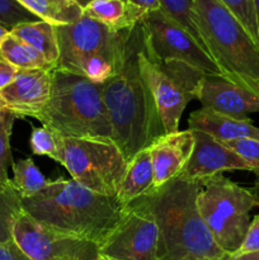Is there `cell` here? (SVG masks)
<instances>
[{
    "instance_id": "cell-1",
    "label": "cell",
    "mask_w": 259,
    "mask_h": 260,
    "mask_svg": "<svg viewBox=\"0 0 259 260\" xmlns=\"http://www.w3.org/2000/svg\"><path fill=\"white\" fill-rule=\"evenodd\" d=\"M142 42V28L137 23L128 35L121 69L113 78L102 84L112 140L127 162L165 135L154 95L139 68Z\"/></svg>"
},
{
    "instance_id": "cell-2",
    "label": "cell",
    "mask_w": 259,
    "mask_h": 260,
    "mask_svg": "<svg viewBox=\"0 0 259 260\" xmlns=\"http://www.w3.org/2000/svg\"><path fill=\"white\" fill-rule=\"evenodd\" d=\"M23 211L46 226L101 246L118 226L127 207L73 179L48 180L41 192L22 198Z\"/></svg>"
},
{
    "instance_id": "cell-3",
    "label": "cell",
    "mask_w": 259,
    "mask_h": 260,
    "mask_svg": "<svg viewBox=\"0 0 259 260\" xmlns=\"http://www.w3.org/2000/svg\"><path fill=\"white\" fill-rule=\"evenodd\" d=\"M200 182L182 177L146 196L159 228L157 260H228L201 218Z\"/></svg>"
},
{
    "instance_id": "cell-4",
    "label": "cell",
    "mask_w": 259,
    "mask_h": 260,
    "mask_svg": "<svg viewBox=\"0 0 259 260\" xmlns=\"http://www.w3.org/2000/svg\"><path fill=\"white\" fill-rule=\"evenodd\" d=\"M208 55L223 78L259 98V46L220 0H195Z\"/></svg>"
},
{
    "instance_id": "cell-5",
    "label": "cell",
    "mask_w": 259,
    "mask_h": 260,
    "mask_svg": "<svg viewBox=\"0 0 259 260\" xmlns=\"http://www.w3.org/2000/svg\"><path fill=\"white\" fill-rule=\"evenodd\" d=\"M36 119L61 137L112 140L102 84L58 68L53 69L50 101Z\"/></svg>"
},
{
    "instance_id": "cell-6",
    "label": "cell",
    "mask_w": 259,
    "mask_h": 260,
    "mask_svg": "<svg viewBox=\"0 0 259 260\" xmlns=\"http://www.w3.org/2000/svg\"><path fill=\"white\" fill-rule=\"evenodd\" d=\"M131 29H112L84 14L75 23L56 25L60 51L56 68L104 84L123 63Z\"/></svg>"
},
{
    "instance_id": "cell-7",
    "label": "cell",
    "mask_w": 259,
    "mask_h": 260,
    "mask_svg": "<svg viewBox=\"0 0 259 260\" xmlns=\"http://www.w3.org/2000/svg\"><path fill=\"white\" fill-rule=\"evenodd\" d=\"M197 207L218 248L233 256L245 239L251 222L249 213L259 207V197L217 174L200 182Z\"/></svg>"
},
{
    "instance_id": "cell-8",
    "label": "cell",
    "mask_w": 259,
    "mask_h": 260,
    "mask_svg": "<svg viewBox=\"0 0 259 260\" xmlns=\"http://www.w3.org/2000/svg\"><path fill=\"white\" fill-rule=\"evenodd\" d=\"M60 161L71 179L83 187L116 197L127 170V160L112 140L60 136Z\"/></svg>"
},
{
    "instance_id": "cell-9",
    "label": "cell",
    "mask_w": 259,
    "mask_h": 260,
    "mask_svg": "<svg viewBox=\"0 0 259 260\" xmlns=\"http://www.w3.org/2000/svg\"><path fill=\"white\" fill-rule=\"evenodd\" d=\"M139 68L154 95L165 135L175 134L187 104L197 99L205 74L180 61L151 60L145 52L144 42L139 51Z\"/></svg>"
},
{
    "instance_id": "cell-10",
    "label": "cell",
    "mask_w": 259,
    "mask_h": 260,
    "mask_svg": "<svg viewBox=\"0 0 259 260\" xmlns=\"http://www.w3.org/2000/svg\"><path fill=\"white\" fill-rule=\"evenodd\" d=\"M145 52L157 62L180 61L205 75H221L220 69L207 51L190 33L170 19L161 10L145 14L140 22Z\"/></svg>"
},
{
    "instance_id": "cell-11",
    "label": "cell",
    "mask_w": 259,
    "mask_h": 260,
    "mask_svg": "<svg viewBox=\"0 0 259 260\" xmlns=\"http://www.w3.org/2000/svg\"><path fill=\"white\" fill-rule=\"evenodd\" d=\"M159 228L147 197L127 207L118 226L99 246V255L108 260H157Z\"/></svg>"
},
{
    "instance_id": "cell-12",
    "label": "cell",
    "mask_w": 259,
    "mask_h": 260,
    "mask_svg": "<svg viewBox=\"0 0 259 260\" xmlns=\"http://www.w3.org/2000/svg\"><path fill=\"white\" fill-rule=\"evenodd\" d=\"M13 240L30 260H96L99 258V246L95 243L43 225L25 211H22L15 220Z\"/></svg>"
},
{
    "instance_id": "cell-13",
    "label": "cell",
    "mask_w": 259,
    "mask_h": 260,
    "mask_svg": "<svg viewBox=\"0 0 259 260\" xmlns=\"http://www.w3.org/2000/svg\"><path fill=\"white\" fill-rule=\"evenodd\" d=\"M53 69L18 70L12 84L0 91L4 109L17 118L36 117L50 101Z\"/></svg>"
},
{
    "instance_id": "cell-14",
    "label": "cell",
    "mask_w": 259,
    "mask_h": 260,
    "mask_svg": "<svg viewBox=\"0 0 259 260\" xmlns=\"http://www.w3.org/2000/svg\"><path fill=\"white\" fill-rule=\"evenodd\" d=\"M192 131L195 136V147L187 167L179 177L190 182H201L213 175L222 174L223 172H254V168L250 164L210 135L195 129Z\"/></svg>"
},
{
    "instance_id": "cell-15",
    "label": "cell",
    "mask_w": 259,
    "mask_h": 260,
    "mask_svg": "<svg viewBox=\"0 0 259 260\" xmlns=\"http://www.w3.org/2000/svg\"><path fill=\"white\" fill-rule=\"evenodd\" d=\"M197 99L203 109L248 121V114L259 112V98L221 75H203Z\"/></svg>"
},
{
    "instance_id": "cell-16",
    "label": "cell",
    "mask_w": 259,
    "mask_h": 260,
    "mask_svg": "<svg viewBox=\"0 0 259 260\" xmlns=\"http://www.w3.org/2000/svg\"><path fill=\"white\" fill-rule=\"evenodd\" d=\"M195 147L192 129L164 135L149 147L154 169V192L177 179L187 167Z\"/></svg>"
},
{
    "instance_id": "cell-17",
    "label": "cell",
    "mask_w": 259,
    "mask_h": 260,
    "mask_svg": "<svg viewBox=\"0 0 259 260\" xmlns=\"http://www.w3.org/2000/svg\"><path fill=\"white\" fill-rule=\"evenodd\" d=\"M189 129L205 132L217 141H235L241 139L259 140V128L250 119L243 121L208 109H198L188 118Z\"/></svg>"
},
{
    "instance_id": "cell-18",
    "label": "cell",
    "mask_w": 259,
    "mask_h": 260,
    "mask_svg": "<svg viewBox=\"0 0 259 260\" xmlns=\"http://www.w3.org/2000/svg\"><path fill=\"white\" fill-rule=\"evenodd\" d=\"M151 193H154V169L150 150L145 149L128 161L116 197L123 207H128L136 200Z\"/></svg>"
},
{
    "instance_id": "cell-19",
    "label": "cell",
    "mask_w": 259,
    "mask_h": 260,
    "mask_svg": "<svg viewBox=\"0 0 259 260\" xmlns=\"http://www.w3.org/2000/svg\"><path fill=\"white\" fill-rule=\"evenodd\" d=\"M83 14L116 30L131 29L145 17L127 0H94L84 8Z\"/></svg>"
},
{
    "instance_id": "cell-20",
    "label": "cell",
    "mask_w": 259,
    "mask_h": 260,
    "mask_svg": "<svg viewBox=\"0 0 259 260\" xmlns=\"http://www.w3.org/2000/svg\"><path fill=\"white\" fill-rule=\"evenodd\" d=\"M9 32L42 53L48 62L57 66L60 51L56 36V25L45 20H37L17 25Z\"/></svg>"
},
{
    "instance_id": "cell-21",
    "label": "cell",
    "mask_w": 259,
    "mask_h": 260,
    "mask_svg": "<svg viewBox=\"0 0 259 260\" xmlns=\"http://www.w3.org/2000/svg\"><path fill=\"white\" fill-rule=\"evenodd\" d=\"M38 19L53 25L71 24L83 15V9L73 0H17Z\"/></svg>"
},
{
    "instance_id": "cell-22",
    "label": "cell",
    "mask_w": 259,
    "mask_h": 260,
    "mask_svg": "<svg viewBox=\"0 0 259 260\" xmlns=\"http://www.w3.org/2000/svg\"><path fill=\"white\" fill-rule=\"evenodd\" d=\"M0 56L12 63L18 70H38V69H55L45 56L22 40L8 33L0 40Z\"/></svg>"
},
{
    "instance_id": "cell-23",
    "label": "cell",
    "mask_w": 259,
    "mask_h": 260,
    "mask_svg": "<svg viewBox=\"0 0 259 260\" xmlns=\"http://www.w3.org/2000/svg\"><path fill=\"white\" fill-rule=\"evenodd\" d=\"M12 183L22 198H29L37 194L47 185L48 180L36 167L32 157L13 162Z\"/></svg>"
},
{
    "instance_id": "cell-24",
    "label": "cell",
    "mask_w": 259,
    "mask_h": 260,
    "mask_svg": "<svg viewBox=\"0 0 259 260\" xmlns=\"http://www.w3.org/2000/svg\"><path fill=\"white\" fill-rule=\"evenodd\" d=\"M22 211V197L12 180L0 185V244L13 240V226Z\"/></svg>"
},
{
    "instance_id": "cell-25",
    "label": "cell",
    "mask_w": 259,
    "mask_h": 260,
    "mask_svg": "<svg viewBox=\"0 0 259 260\" xmlns=\"http://www.w3.org/2000/svg\"><path fill=\"white\" fill-rule=\"evenodd\" d=\"M160 10L175 23L184 28L206 50L202 36L196 20L195 0H159ZM207 51V50H206Z\"/></svg>"
},
{
    "instance_id": "cell-26",
    "label": "cell",
    "mask_w": 259,
    "mask_h": 260,
    "mask_svg": "<svg viewBox=\"0 0 259 260\" xmlns=\"http://www.w3.org/2000/svg\"><path fill=\"white\" fill-rule=\"evenodd\" d=\"M17 117L7 109L0 111V185L10 182L8 169L13 165L12 150H10V136Z\"/></svg>"
},
{
    "instance_id": "cell-27",
    "label": "cell",
    "mask_w": 259,
    "mask_h": 260,
    "mask_svg": "<svg viewBox=\"0 0 259 260\" xmlns=\"http://www.w3.org/2000/svg\"><path fill=\"white\" fill-rule=\"evenodd\" d=\"M30 149L35 155L48 156L53 161H60V136L46 127H33L29 140Z\"/></svg>"
},
{
    "instance_id": "cell-28",
    "label": "cell",
    "mask_w": 259,
    "mask_h": 260,
    "mask_svg": "<svg viewBox=\"0 0 259 260\" xmlns=\"http://www.w3.org/2000/svg\"><path fill=\"white\" fill-rule=\"evenodd\" d=\"M220 2L235 15L236 19L245 28L254 42L259 46V30L256 24L254 0H220Z\"/></svg>"
},
{
    "instance_id": "cell-29",
    "label": "cell",
    "mask_w": 259,
    "mask_h": 260,
    "mask_svg": "<svg viewBox=\"0 0 259 260\" xmlns=\"http://www.w3.org/2000/svg\"><path fill=\"white\" fill-rule=\"evenodd\" d=\"M37 20L41 19L20 5L17 0H0V25L7 28L8 30L23 23L37 22Z\"/></svg>"
},
{
    "instance_id": "cell-30",
    "label": "cell",
    "mask_w": 259,
    "mask_h": 260,
    "mask_svg": "<svg viewBox=\"0 0 259 260\" xmlns=\"http://www.w3.org/2000/svg\"><path fill=\"white\" fill-rule=\"evenodd\" d=\"M225 147L238 154L241 159L254 168V172L259 170V140L241 139L235 141H218Z\"/></svg>"
},
{
    "instance_id": "cell-31",
    "label": "cell",
    "mask_w": 259,
    "mask_h": 260,
    "mask_svg": "<svg viewBox=\"0 0 259 260\" xmlns=\"http://www.w3.org/2000/svg\"><path fill=\"white\" fill-rule=\"evenodd\" d=\"M255 251H259V215H256L253 218V221L249 225L248 233H246L243 244L233 256L255 253Z\"/></svg>"
},
{
    "instance_id": "cell-32",
    "label": "cell",
    "mask_w": 259,
    "mask_h": 260,
    "mask_svg": "<svg viewBox=\"0 0 259 260\" xmlns=\"http://www.w3.org/2000/svg\"><path fill=\"white\" fill-rule=\"evenodd\" d=\"M0 260H30L14 243V240L0 244Z\"/></svg>"
},
{
    "instance_id": "cell-33",
    "label": "cell",
    "mask_w": 259,
    "mask_h": 260,
    "mask_svg": "<svg viewBox=\"0 0 259 260\" xmlns=\"http://www.w3.org/2000/svg\"><path fill=\"white\" fill-rule=\"evenodd\" d=\"M17 74L18 69L0 56V91L13 83Z\"/></svg>"
},
{
    "instance_id": "cell-34",
    "label": "cell",
    "mask_w": 259,
    "mask_h": 260,
    "mask_svg": "<svg viewBox=\"0 0 259 260\" xmlns=\"http://www.w3.org/2000/svg\"><path fill=\"white\" fill-rule=\"evenodd\" d=\"M127 2L136 9L144 12L145 14L150 12H155V10H160L159 0H127Z\"/></svg>"
},
{
    "instance_id": "cell-35",
    "label": "cell",
    "mask_w": 259,
    "mask_h": 260,
    "mask_svg": "<svg viewBox=\"0 0 259 260\" xmlns=\"http://www.w3.org/2000/svg\"><path fill=\"white\" fill-rule=\"evenodd\" d=\"M231 260H259V251L244 254V255L239 256H231Z\"/></svg>"
},
{
    "instance_id": "cell-36",
    "label": "cell",
    "mask_w": 259,
    "mask_h": 260,
    "mask_svg": "<svg viewBox=\"0 0 259 260\" xmlns=\"http://www.w3.org/2000/svg\"><path fill=\"white\" fill-rule=\"evenodd\" d=\"M253 173L256 175V182H255V185H254V188L251 190H253V192L259 197V170H255V172H253Z\"/></svg>"
},
{
    "instance_id": "cell-37",
    "label": "cell",
    "mask_w": 259,
    "mask_h": 260,
    "mask_svg": "<svg viewBox=\"0 0 259 260\" xmlns=\"http://www.w3.org/2000/svg\"><path fill=\"white\" fill-rule=\"evenodd\" d=\"M73 2H75L76 4L81 8V9H84L86 5H89L91 2H94V0H73Z\"/></svg>"
},
{
    "instance_id": "cell-38",
    "label": "cell",
    "mask_w": 259,
    "mask_h": 260,
    "mask_svg": "<svg viewBox=\"0 0 259 260\" xmlns=\"http://www.w3.org/2000/svg\"><path fill=\"white\" fill-rule=\"evenodd\" d=\"M254 7H255L256 24H258V30H259V0H254Z\"/></svg>"
},
{
    "instance_id": "cell-39",
    "label": "cell",
    "mask_w": 259,
    "mask_h": 260,
    "mask_svg": "<svg viewBox=\"0 0 259 260\" xmlns=\"http://www.w3.org/2000/svg\"><path fill=\"white\" fill-rule=\"evenodd\" d=\"M8 33H9V30H8L7 28H4V27H2V25H0V40H2L4 36H7Z\"/></svg>"
},
{
    "instance_id": "cell-40",
    "label": "cell",
    "mask_w": 259,
    "mask_h": 260,
    "mask_svg": "<svg viewBox=\"0 0 259 260\" xmlns=\"http://www.w3.org/2000/svg\"><path fill=\"white\" fill-rule=\"evenodd\" d=\"M2 109H4V104H3L2 96H0V111H2Z\"/></svg>"
},
{
    "instance_id": "cell-41",
    "label": "cell",
    "mask_w": 259,
    "mask_h": 260,
    "mask_svg": "<svg viewBox=\"0 0 259 260\" xmlns=\"http://www.w3.org/2000/svg\"><path fill=\"white\" fill-rule=\"evenodd\" d=\"M96 260H108V259H106V258H103V256H101V255H99V258L96 259Z\"/></svg>"
},
{
    "instance_id": "cell-42",
    "label": "cell",
    "mask_w": 259,
    "mask_h": 260,
    "mask_svg": "<svg viewBox=\"0 0 259 260\" xmlns=\"http://www.w3.org/2000/svg\"><path fill=\"white\" fill-rule=\"evenodd\" d=\"M197 260H205V259H197ZM228 260H231V259H228Z\"/></svg>"
}]
</instances>
